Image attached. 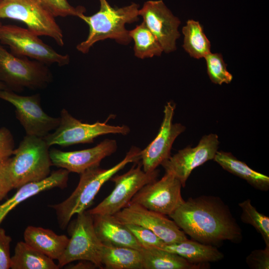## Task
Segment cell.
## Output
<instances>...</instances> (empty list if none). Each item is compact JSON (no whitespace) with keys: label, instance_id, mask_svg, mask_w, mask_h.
Masks as SVG:
<instances>
[{"label":"cell","instance_id":"6da1fadb","mask_svg":"<svg viewBox=\"0 0 269 269\" xmlns=\"http://www.w3.org/2000/svg\"><path fill=\"white\" fill-rule=\"evenodd\" d=\"M169 216L192 240L218 246L225 241L238 243L242 231L228 206L219 197L189 198Z\"/></svg>","mask_w":269,"mask_h":269},{"label":"cell","instance_id":"7a4b0ae2","mask_svg":"<svg viewBox=\"0 0 269 269\" xmlns=\"http://www.w3.org/2000/svg\"><path fill=\"white\" fill-rule=\"evenodd\" d=\"M141 149L133 146L120 162L108 169L99 166L88 169L81 173L79 183L72 194L62 202L51 205L56 213L58 223L65 229L72 217L91 206L102 186L129 163L140 160Z\"/></svg>","mask_w":269,"mask_h":269},{"label":"cell","instance_id":"3957f363","mask_svg":"<svg viewBox=\"0 0 269 269\" xmlns=\"http://www.w3.org/2000/svg\"><path fill=\"white\" fill-rule=\"evenodd\" d=\"M99 1L100 7L98 12L91 16L82 13L78 16L89 27L86 39L76 46L77 49L84 54L87 53L97 42L108 38L114 39L122 44H129L132 39L125 25L139 19V6L136 3H133L121 8H114L106 0Z\"/></svg>","mask_w":269,"mask_h":269},{"label":"cell","instance_id":"277c9868","mask_svg":"<svg viewBox=\"0 0 269 269\" xmlns=\"http://www.w3.org/2000/svg\"><path fill=\"white\" fill-rule=\"evenodd\" d=\"M49 146L43 138L26 135L10 158L9 169L13 188L42 180L50 174L52 166Z\"/></svg>","mask_w":269,"mask_h":269},{"label":"cell","instance_id":"5b68a950","mask_svg":"<svg viewBox=\"0 0 269 269\" xmlns=\"http://www.w3.org/2000/svg\"><path fill=\"white\" fill-rule=\"evenodd\" d=\"M52 80L47 65L8 52L0 43V81L8 90L21 92L45 88Z\"/></svg>","mask_w":269,"mask_h":269},{"label":"cell","instance_id":"8992f818","mask_svg":"<svg viewBox=\"0 0 269 269\" xmlns=\"http://www.w3.org/2000/svg\"><path fill=\"white\" fill-rule=\"evenodd\" d=\"M0 18L21 21L37 35L50 37L60 46L64 44L55 17L38 0H1Z\"/></svg>","mask_w":269,"mask_h":269},{"label":"cell","instance_id":"52a82bcc","mask_svg":"<svg viewBox=\"0 0 269 269\" xmlns=\"http://www.w3.org/2000/svg\"><path fill=\"white\" fill-rule=\"evenodd\" d=\"M77 218L68 225L70 238L60 259L58 265L62 268L76 261L86 260L103 269L101 253L103 244L95 232L92 215L89 211L77 215Z\"/></svg>","mask_w":269,"mask_h":269},{"label":"cell","instance_id":"ba28073f","mask_svg":"<svg viewBox=\"0 0 269 269\" xmlns=\"http://www.w3.org/2000/svg\"><path fill=\"white\" fill-rule=\"evenodd\" d=\"M38 36L27 28L15 25L0 26V43L7 45L13 55L30 58L47 65L63 66L69 64L68 55L57 52Z\"/></svg>","mask_w":269,"mask_h":269},{"label":"cell","instance_id":"9c48e42d","mask_svg":"<svg viewBox=\"0 0 269 269\" xmlns=\"http://www.w3.org/2000/svg\"><path fill=\"white\" fill-rule=\"evenodd\" d=\"M60 122L54 132L43 137L49 146L67 147L80 143H91L100 135L110 134L127 135L130 129L126 125L112 126L107 121L84 123L73 117L65 109L60 112Z\"/></svg>","mask_w":269,"mask_h":269},{"label":"cell","instance_id":"30bf717a","mask_svg":"<svg viewBox=\"0 0 269 269\" xmlns=\"http://www.w3.org/2000/svg\"><path fill=\"white\" fill-rule=\"evenodd\" d=\"M159 171L156 169L145 172L140 160L134 163L127 172L113 176L110 180L115 184L111 193L100 203L88 210L91 215H114L131 202L133 197L145 185L157 179Z\"/></svg>","mask_w":269,"mask_h":269},{"label":"cell","instance_id":"8fae6325","mask_svg":"<svg viewBox=\"0 0 269 269\" xmlns=\"http://www.w3.org/2000/svg\"><path fill=\"white\" fill-rule=\"evenodd\" d=\"M0 99L15 107L16 119L26 135L44 137L59 124V117H51L42 109L39 94L21 96L11 90H0Z\"/></svg>","mask_w":269,"mask_h":269},{"label":"cell","instance_id":"7c38bea8","mask_svg":"<svg viewBox=\"0 0 269 269\" xmlns=\"http://www.w3.org/2000/svg\"><path fill=\"white\" fill-rule=\"evenodd\" d=\"M181 182L172 173L165 172L160 179L143 186L130 203H136L169 216L184 201L181 196Z\"/></svg>","mask_w":269,"mask_h":269},{"label":"cell","instance_id":"4fadbf2b","mask_svg":"<svg viewBox=\"0 0 269 269\" xmlns=\"http://www.w3.org/2000/svg\"><path fill=\"white\" fill-rule=\"evenodd\" d=\"M220 142L216 134L204 135L194 147L188 146L164 160L161 165L166 172L172 173L184 187L192 171L206 162L213 160Z\"/></svg>","mask_w":269,"mask_h":269},{"label":"cell","instance_id":"5bb4252c","mask_svg":"<svg viewBox=\"0 0 269 269\" xmlns=\"http://www.w3.org/2000/svg\"><path fill=\"white\" fill-rule=\"evenodd\" d=\"M175 106L171 101L166 103L159 132L155 138L140 151L142 168L146 172L154 171L171 156L173 142L185 130V127L180 123H173Z\"/></svg>","mask_w":269,"mask_h":269},{"label":"cell","instance_id":"9a60e30c","mask_svg":"<svg viewBox=\"0 0 269 269\" xmlns=\"http://www.w3.org/2000/svg\"><path fill=\"white\" fill-rule=\"evenodd\" d=\"M114 215L124 224H135L150 230L166 244L187 239L174 221L136 203H129Z\"/></svg>","mask_w":269,"mask_h":269},{"label":"cell","instance_id":"2e32d148","mask_svg":"<svg viewBox=\"0 0 269 269\" xmlns=\"http://www.w3.org/2000/svg\"><path fill=\"white\" fill-rule=\"evenodd\" d=\"M138 14L155 36L163 51L169 53L176 50V41L180 37L178 27L180 21L162 0L146 1L139 9Z\"/></svg>","mask_w":269,"mask_h":269},{"label":"cell","instance_id":"e0dca14e","mask_svg":"<svg viewBox=\"0 0 269 269\" xmlns=\"http://www.w3.org/2000/svg\"><path fill=\"white\" fill-rule=\"evenodd\" d=\"M117 148L116 140L106 139L92 148L71 151L53 148L49 154L52 165L80 174L99 166L101 161L115 152Z\"/></svg>","mask_w":269,"mask_h":269},{"label":"cell","instance_id":"ac0fdd59","mask_svg":"<svg viewBox=\"0 0 269 269\" xmlns=\"http://www.w3.org/2000/svg\"><path fill=\"white\" fill-rule=\"evenodd\" d=\"M96 235L103 244L125 246L140 250L142 247L126 225L114 215H92Z\"/></svg>","mask_w":269,"mask_h":269},{"label":"cell","instance_id":"d6986e66","mask_svg":"<svg viewBox=\"0 0 269 269\" xmlns=\"http://www.w3.org/2000/svg\"><path fill=\"white\" fill-rule=\"evenodd\" d=\"M69 172L63 168L52 172L45 179L25 184L4 202L0 204V225L6 215L20 203L41 192L67 186Z\"/></svg>","mask_w":269,"mask_h":269},{"label":"cell","instance_id":"ffe728a7","mask_svg":"<svg viewBox=\"0 0 269 269\" xmlns=\"http://www.w3.org/2000/svg\"><path fill=\"white\" fill-rule=\"evenodd\" d=\"M24 242L52 260H58L69 241L65 235H57L52 230L29 226L24 232Z\"/></svg>","mask_w":269,"mask_h":269},{"label":"cell","instance_id":"44dd1931","mask_svg":"<svg viewBox=\"0 0 269 269\" xmlns=\"http://www.w3.org/2000/svg\"><path fill=\"white\" fill-rule=\"evenodd\" d=\"M161 249L177 254L195 264L218 262L224 257L216 246L188 239L176 243L165 244Z\"/></svg>","mask_w":269,"mask_h":269},{"label":"cell","instance_id":"7402d4cb","mask_svg":"<svg viewBox=\"0 0 269 269\" xmlns=\"http://www.w3.org/2000/svg\"><path fill=\"white\" fill-rule=\"evenodd\" d=\"M213 160L224 169L245 180L253 188L262 191L269 190V177L254 170L232 153L218 150Z\"/></svg>","mask_w":269,"mask_h":269},{"label":"cell","instance_id":"603a6c76","mask_svg":"<svg viewBox=\"0 0 269 269\" xmlns=\"http://www.w3.org/2000/svg\"><path fill=\"white\" fill-rule=\"evenodd\" d=\"M101 263L106 269H143L140 250L125 246L103 244Z\"/></svg>","mask_w":269,"mask_h":269},{"label":"cell","instance_id":"cb8c5ba5","mask_svg":"<svg viewBox=\"0 0 269 269\" xmlns=\"http://www.w3.org/2000/svg\"><path fill=\"white\" fill-rule=\"evenodd\" d=\"M143 269H201L207 264H193L177 254L157 248L140 250Z\"/></svg>","mask_w":269,"mask_h":269},{"label":"cell","instance_id":"d4e9b609","mask_svg":"<svg viewBox=\"0 0 269 269\" xmlns=\"http://www.w3.org/2000/svg\"><path fill=\"white\" fill-rule=\"evenodd\" d=\"M12 269H58L53 260L36 250L25 242L17 243L11 257Z\"/></svg>","mask_w":269,"mask_h":269},{"label":"cell","instance_id":"484cf974","mask_svg":"<svg viewBox=\"0 0 269 269\" xmlns=\"http://www.w3.org/2000/svg\"><path fill=\"white\" fill-rule=\"evenodd\" d=\"M182 33L184 36L183 47L191 57L204 58L211 52L210 42L199 22L188 20L182 28Z\"/></svg>","mask_w":269,"mask_h":269},{"label":"cell","instance_id":"4316f807","mask_svg":"<svg viewBox=\"0 0 269 269\" xmlns=\"http://www.w3.org/2000/svg\"><path fill=\"white\" fill-rule=\"evenodd\" d=\"M129 35L134 41V55L138 58L159 56L163 51L160 44L143 21L129 31Z\"/></svg>","mask_w":269,"mask_h":269},{"label":"cell","instance_id":"83f0119b","mask_svg":"<svg viewBox=\"0 0 269 269\" xmlns=\"http://www.w3.org/2000/svg\"><path fill=\"white\" fill-rule=\"evenodd\" d=\"M242 213L241 220L242 222L252 225L260 233L265 243L269 246V218L260 213L254 207L250 199H247L239 203Z\"/></svg>","mask_w":269,"mask_h":269},{"label":"cell","instance_id":"f1b7e54d","mask_svg":"<svg viewBox=\"0 0 269 269\" xmlns=\"http://www.w3.org/2000/svg\"><path fill=\"white\" fill-rule=\"evenodd\" d=\"M204 58L206 62L208 75L213 83L222 85L231 82L233 76L227 70L226 64L221 54L210 52Z\"/></svg>","mask_w":269,"mask_h":269},{"label":"cell","instance_id":"f546056e","mask_svg":"<svg viewBox=\"0 0 269 269\" xmlns=\"http://www.w3.org/2000/svg\"><path fill=\"white\" fill-rule=\"evenodd\" d=\"M55 17L68 16H78L84 13L85 9L83 6L74 7L67 0H38Z\"/></svg>","mask_w":269,"mask_h":269},{"label":"cell","instance_id":"4dcf8cb0","mask_svg":"<svg viewBox=\"0 0 269 269\" xmlns=\"http://www.w3.org/2000/svg\"><path fill=\"white\" fill-rule=\"evenodd\" d=\"M142 248H162L165 244L153 232L143 227L125 224Z\"/></svg>","mask_w":269,"mask_h":269},{"label":"cell","instance_id":"1f68e13d","mask_svg":"<svg viewBox=\"0 0 269 269\" xmlns=\"http://www.w3.org/2000/svg\"><path fill=\"white\" fill-rule=\"evenodd\" d=\"M246 262L251 269H269V246L264 249L253 250L246 257Z\"/></svg>","mask_w":269,"mask_h":269},{"label":"cell","instance_id":"d6a6232c","mask_svg":"<svg viewBox=\"0 0 269 269\" xmlns=\"http://www.w3.org/2000/svg\"><path fill=\"white\" fill-rule=\"evenodd\" d=\"M14 140L11 132L5 127L0 128V161L10 157L14 149Z\"/></svg>","mask_w":269,"mask_h":269},{"label":"cell","instance_id":"836d02e7","mask_svg":"<svg viewBox=\"0 0 269 269\" xmlns=\"http://www.w3.org/2000/svg\"><path fill=\"white\" fill-rule=\"evenodd\" d=\"M11 238L6 235L5 230L0 227V269H8L11 267L10 252Z\"/></svg>","mask_w":269,"mask_h":269},{"label":"cell","instance_id":"e575fe53","mask_svg":"<svg viewBox=\"0 0 269 269\" xmlns=\"http://www.w3.org/2000/svg\"><path fill=\"white\" fill-rule=\"evenodd\" d=\"M10 158L0 161V202L13 189L9 169Z\"/></svg>","mask_w":269,"mask_h":269},{"label":"cell","instance_id":"d590c367","mask_svg":"<svg viewBox=\"0 0 269 269\" xmlns=\"http://www.w3.org/2000/svg\"><path fill=\"white\" fill-rule=\"evenodd\" d=\"M98 267L95 264L86 260H80L77 264L69 266L68 268H67V269H94Z\"/></svg>","mask_w":269,"mask_h":269},{"label":"cell","instance_id":"8d00e7d4","mask_svg":"<svg viewBox=\"0 0 269 269\" xmlns=\"http://www.w3.org/2000/svg\"><path fill=\"white\" fill-rule=\"evenodd\" d=\"M8 90L6 85L1 81H0V90Z\"/></svg>","mask_w":269,"mask_h":269},{"label":"cell","instance_id":"74e56055","mask_svg":"<svg viewBox=\"0 0 269 269\" xmlns=\"http://www.w3.org/2000/svg\"><path fill=\"white\" fill-rule=\"evenodd\" d=\"M1 25V24L0 23V26Z\"/></svg>","mask_w":269,"mask_h":269},{"label":"cell","instance_id":"f35d334b","mask_svg":"<svg viewBox=\"0 0 269 269\" xmlns=\"http://www.w3.org/2000/svg\"></svg>","mask_w":269,"mask_h":269}]
</instances>
